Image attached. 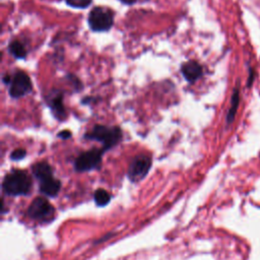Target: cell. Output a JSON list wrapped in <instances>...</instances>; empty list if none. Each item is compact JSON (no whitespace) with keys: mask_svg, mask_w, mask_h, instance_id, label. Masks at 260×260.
I'll return each instance as SVG.
<instances>
[{"mask_svg":"<svg viewBox=\"0 0 260 260\" xmlns=\"http://www.w3.org/2000/svg\"><path fill=\"white\" fill-rule=\"evenodd\" d=\"M2 188L4 193L10 196L25 195L30 191L31 179L26 172L13 170L4 177Z\"/></svg>","mask_w":260,"mask_h":260,"instance_id":"6da1fadb","label":"cell"},{"mask_svg":"<svg viewBox=\"0 0 260 260\" xmlns=\"http://www.w3.org/2000/svg\"><path fill=\"white\" fill-rule=\"evenodd\" d=\"M84 137L86 139L102 142L104 145L103 149L106 151L119 143L122 139V131L119 127L95 125L89 132L85 133Z\"/></svg>","mask_w":260,"mask_h":260,"instance_id":"7a4b0ae2","label":"cell"},{"mask_svg":"<svg viewBox=\"0 0 260 260\" xmlns=\"http://www.w3.org/2000/svg\"><path fill=\"white\" fill-rule=\"evenodd\" d=\"M114 23L113 12L105 7H94L88 15V24L93 31L109 30Z\"/></svg>","mask_w":260,"mask_h":260,"instance_id":"3957f363","label":"cell"},{"mask_svg":"<svg viewBox=\"0 0 260 260\" xmlns=\"http://www.w3.org/2000/svg\"><path fill=\"white\" fill-rule=\"evenodd\" d=\"M27 213L29 217L40 221H49L55 214L53 205L44 197L35 198L28 206Z\"/></svg>","mask_w":260,"mask_h":260,"instance_id":"277c9868","label":"cell"},{"mask_svg":"<svg viewBox=\"0 0 260 260\" xmlns=\"http://www.w3.org/2000/svg\"><path fill=\"white\" fill-rule=\"evenodd\" d=\"M105 150L93 148L80 153L74 162V168L78 172H86L98 169L102 162V156Z\"/></svg>","mask_w":260,"mask_h":260,"instance_id":"5b68a950","label":"cell"},{"mask_svg":"<svg viewBox=\"0 0 260 260\" xmlns=\"http://www.w3.org/2000/svg\"><path fill=\"white\" fill-rule=\"evenodd\" d=\"M31 81L25 72L16 71L11 77V81L9 83V94L12 98L18 99L24 96L31 91Z\"/></svg>","mask_w":260,"mask_h":260,"instance_id":"8992f818","label":"cell"},{"mask_svg":"<svg viewBox=\"0 0 260 260\" xmlns=\"http://www.w3.org/2000/svg\"><path fill=\"white\" fill-rule=\"evenodd\" d=\"M151 167V158L146 154L135 156L130 162L128 169V177L132 182L142 180L148 173Z\"/></svg>","mask_w":260,"mask_h":260,"instance_id":"52a82bcc","label":"cell"},{"mask_svg":"<svg viewBox=\"0 0 260 260\" xmlns=\"http://www.w3.org/2000/svg\"><path fill=\"white\" fill-rule=\"evenodd\" d=\"M181 72L185 79L192 83L196 81L201 75H202V67L201 65L196 61H188L184 63L181 67Z\"/></svg>","mask_w":260,"mask_h":260,"instance_id":"ba28073f","label":"cell"},{"mask_svg":"<svg viewBox=\"0 0 260 260\" xmlns=\"http://www.w3.org/2000/svg\"><path fill=\"white\" fill-rule=\"evenodd\" d=\"M62 101H63V95L60 92H55L50 94V98L48 100V105L50 106L55 117L59 120H63L66 117V112H65V108Z\"/></svg>","mask_w":260,"mask_h":260,"instance_id":"9c48e42d","label":"cell"},{"mask_svg":"<svg viewBox=\"0 0 260 260\" xmlns=\"http://www.w3.org/2000/svg\"><path fill=\"white\" fill-rule=\"evenodd\" d=\"M60 189L61 182L58 179H55L54 177L40 182V191L47 196H56L59 193Z\"/></svg>","mask_w":260,"mask_h":260,"instance_id":"30bf717a","label":"cell"},{"mask_svg":"<svg viewBox=\"0 0 260 260\" xmlns=\"http://www.w3.org/2000/svg\"><path fill=\"white\" fill-rule=\"evenodd\" d=\"M32 174L34 176L40 181L47 180L53 177V169L52 167L46 161H40L32 166Z\"/></svg>","mask_w":260,"mask_h":260,"instance_id":"8fae6325","label":"cell"},{"mask_svg":"<svg viewBox=\"0 0 260 260\" xmlns=\"http://www.w3.org/2000/svg\"><path fill=\"white\" fill-rule=\"evenodd\" d=\"M239 102H240V90L239 87H236L234 89L233 95H232V100H231V107L229 109V112L226 114V123L231 124L236 116L237 110L239 108Z\"/></svg>","mask_w":260,"mask_h":260,"instance_id":"7c38bea8","label":"cell"},{"mask_svg":"<svg viewBox=\"0 0 260 260\" xmlns=\"http://www.w3.org/2000/svg\"><path fill=\"white\" fill-rule=\"evenodd\" d=\"M8 50L10 54L16 59H24L26 57V49L24 45L17 40L10 42L8 46Z\"/></svg>","mask_w":260,"mask_h":260,"instance_id":"4fadbf2b","label":"cell"},{"mask_svg":"<svg viewBox=\"0 0 260 260\" xmlns=\"http://www.w3.org/2000/svg\"><path fill=\"white\" fill-rule=\"evenodd\" d=\"M93 198H94V202L96 203V205L99 206H105L107 205L110 200H111V196L110 194L104 190V189H98L95 192H94V195H93Z\"/></svg>","mask_w":260,"mask_h":260,"instance_id":"5bb4252c","label":"cell"},{"mask_svg":"<svg viewBox=\"0 0 260 260\" xmlns=\"http://www.w3.org/2000/svg\"><path fill=\"white\" fill-rule=\"evenodd\" d=\"M66 3L74 8H86L92 0H65Z\"/></svg>","mask_w":260,"mask_h":260,"instance_id":"9a60e30c","label":"cell"},{"mask_svg":"<svg viewBox=\"0 0 260 260\" xmlns=\"http://www.w3.org/2000/svg\"><path fill=\"white\" fill-rule=\"evenodd\" d=\"M26 154V151L22 148H17L15 150H13L10 154V158L13 159V160H19L21 158H23Z\"/></svg>","mask_w":260,"mask_h":260,"instance_id":"2e32d148","label":"cell"},{"mask_svg":"<svg viewBox=\"0 0 260 260\" xmlns=\"http://www.w3.org/2000/svg\"><path fill=\"white\" fill-rule=\"evenodd\" d=\"M58 136L62 139H67V138L71 137V132L69 130H63L58 133Z\"/></svg>","mask_w":260,"mask_h":260,"instance_id":"e0dca14e","label":"cell"},{"mask_svg":"<svg viewBox=\"0 0 260 260\" xmlns=\"http://www.w3.org/2000/svg\"><path fill=\"white\" fill-rule=\"evenodd\" d=\"M121 2H123V3H125V4H133V3H135L137 0H120Z\"/></svg>","mask_w":260,"mask_h":260,"instance_id":"ac0fdd59","label":"cell"}]
</instances>
